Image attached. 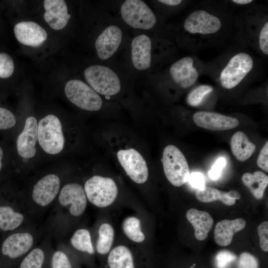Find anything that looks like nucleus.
I'll return each instance as SVG.
<instances>
[{
	"label": "nucleus",
	"instance_id": "f257e3e1",
	"mask_svg": "<svg viewBox=\"0 0 268 268\" xmlns=\"http://www.w3.org/2000/svg\"><path fill=\"white\" fill-rule=\"evenodd\" d=\"M234 15L228 0L197 2L181 22L177 40L192 53L222 46L232 37Z\"/></svg>",
	"mask_w": 268,
	"mask_h": 268
},
{
	"label": "nucleus",
	"instance_id": "f03ea898",
	"mask_svg": "<svg viewBox=\"0 0 268 268\" xmlns=\"http://www.w3.org/2000/svg\"><path fill=\"white\" fill-rule=\"evenodd\" d=\"M263 59L248 48L236 44L204 63L203 74L226 90H234L264 73Z\"/></svg>",
	"mask_w": 268,
	"mask_h": 268
},
{
	"label": "nucleus",
	"instance_id": "7ed1b4c3",
	"mask_svg": "<svg viewBox=\"0 0 268 268\" xmlns=\"http://www.w3.org/2000/svg\"><path fill=\"white\" fill-rule=\"evenodd\" d=\"M234 13L232 38L266 61L268 56V9L257 2Z\"/></svg>",
	"mask_w": 268,
	"mask_h": 268
},
{
	"label": "nucleus",
	"instance_id": "20e7f679",
	"mask_svg": "<svg viewBox=\"0 0 268 268\" xmlns=\"http://www.w3.org/2000/svg\"><path fill=\"white\" fill-rule=\"evenodd\" d=\"M204 63L197 56L183 57L173 62L160 78L179 90H185L195 86L203 74Z\"/></svg>",
	"mask_w": 268,
	"mask_h": 268
},
{
	"label": "nucleus",
	"instance_id": "39448f33",
	"mask_svg": "<svg viewBox=\"0 0 268 268\" xmlns=\"http://www.w3.org/2000/svg\"><path fill=\"white\" fill-rule=\"evenodd\" d=\"M164 174L174 186L180 187L186 183L190 175L187 159L175 145L170 144L164 149L161 159Z\"/></svg>",
	"mask_w": 268,
	"mask_h": 268
},
{
	"label": "nucleus",
	"instance_id": "423d86ee",
	"mask_svg": "<svg viewBox=\"0 0 268 268\" xmlns=\"http://www.w3.org/2000/svg\"><path fill=\"white\" fill-rule=\"evenodd\" d=\"M84 189L87 200L100 208L111 205L118 194V188L114 180L99 175L88 179L85 183Z\"/></svg>",
	"mask_w": 268,
	"mask_h": 268
},
{
	"label": "nucleus",
	"instance_id": "0eeeda50",
	"mask_svg": "<svg viewBox=\"0 0 268 268\" xmlns=\"http://www.w3.org/2000/svg\"><path fill=\"white\" fill-rule=\"evenodd\" d=\"M84 78L90 86L97 93L114 96L121 90V84L117 73L103 65H92L84 71Z\"/></svg>",
	"mask_w": 268,
	"mask_h": 268
},
{
	"label": "nucleus",
	"instance_id": "6e6552de",
	"mask_svg": "<svg viewBox=\"0 0 268 268\" xmlns=\"http://www.w3.org/2000/svg\"><path fill=\"white\" fill-rule=\"evenodd\" d=\"M38 140L42 148L47 153L57 154L63 150L65 138L59 119L54 115H48L38 124Z\"/></svg>",
	"mask_w": 268,
	"mask_h": 268
},
{
	"label": "nucleus",
	"instance_id": "1a4fd4ad",
	"mask_svg": "<svg viewBox=\"0 0 268 268\" xmlns=\"http://www.w3.org/2000/svg\"><path fill=\"white\" fill-rule=\"evenodd\" d=\"M121 15L131 27L149 30L155 26L157 18L150 7L141 0H127L121 5Z\"/></svg>",
	"mask_w": 268,
	"mask_h": 268
},
{
	"label": "nucleus",
	"instance_id": "9d476101",
	"mask_svg": "<svg viewBox=\"0 0 268 268\" xmlns=\"http://www.w3.org/2000/svg\"><path fill=\"white\" fill-rule=\"evenodd\" d=\"M65 92L69 101L81 109L97 111L102 106V100L99 94L81 80L71 79L67 81Z\"/></svg>",
	"mask_w": 268,
	"mask_h": 268
},
{
	"label": "nucleus",
	"instance_id": "9b49d317",
	"mask_svg": "<svg viewBox=\"0 0 268 268\" xmlns=\"http://www.w3.org/2000/svg\"><path fill=\"white\" fill-rule=\"evenodd\" d=\"M117 157L119 163L131 179L136 184L144 183L148 178L146 161L136 149L131 148L120 150Z\"/></svg>",
	"mask_w": 268,
	"mask_h": 268
},
{
	"label": "nucleus",
	"instance_id": "f8f14e48",
	"mask_svg": "<svg viewBox=\"0 0 268 268\" xmlns=\"http://www.w3.org/2000/svg\"><path fill=\"white\" fill-rule=\"evenodd\" d=\"M58 201L61 205L67 207L70 214L75 217L82 215L87 205L84 188L77 183L65 185L59 193Z\"/></svg>",
	"mask_w": 268,
	"mask_h": 268
},
{
	"label": "nucleus",
	"instance_id": "ddd939ff",
	"mask_svg": "<svg viewBox=\"0 0 268 268\" xmlns=\"http://www.w3.org/2000/svg\"><path fill=\"white\" fill-rule=\"evenodd\" d=\"M193 119L198 126L212 131L228 130L239 125V120L235 117L210 111L196 112Z\"/></svg>",
	"mask_w": 268,
	"mask_h": 268
},
{
	"label": "nucleus",
	"instance_id": "4468645a",
	"mask_svg": "<svg viewBox=\"0 0 268 268\" xmlns=\"http://www.w3.org/2000/svg\"><path fill=\"white\" fill-rule=\"evenodd\" d=\"M61 185L59 177L54 174L40 179L34 186L32 197L33 201L41 206L50 204L58 195Z\"/></svg>",
	"mask_w": 268,
	"mask_h": 268
},
{
	"label": "nucleus",
	"instance_id": "2eb2a0df",
	"mask_svg": "<svg viewBox=\"0 0 268 268\" xmlns=\"http://www.w3.org/2000/svg\"><path fill=\"white\" fill-rule=\"evenodd\" d=\"M34 238L28 232H19L7 236L2 242V255L11 259L18 258L28 253L33 246Z\"/></svg>",
	"mask_w": 268,
	"mask_h": 268
},
{
	"label": "nucleus",
	"instance_id": "dca6fc26",
	"mask_svg": "<svg viewBox=\"0 0 268 268\" xmlns=\"http://www.w3.org/2000/svg\"><path fill=\"white\" fill-rule=\"evenodd\" d=\"M122 39L121 29L115 25L107 27L97 38L95 47L99 58H110L119 48Z\"/></svg>",
	"mask_w": 268,
	"mask_h": 268
},
{
	"label": "nucleus",
	"instance_id": "f3484780",
	"mask_svg": "<svg viewBox=\"0 0 268 268\" xmlns=\"http://www.w3.org/2000/svg\"><path fill=\"white\" fill-rule=\"evenodd\" d=\"M38 139V123L32 116L28 117L25 122L23 132L16 140L19 155L24 158H31L36 153V144Z\"/></svg>",
	"mask_w": 268,
	"mask_h": 268
},
{
	"label": "nucleus",
	"instance_id": "a211bd4d",
	"mask_svg": "<svg viewBox=\"0 0 268 268\" xmlns=\"http://www.w3.org/2000/svg\"><path fill=\"white\" fill-rule=\"evenodd\" d=\"M14 33L18 42L23 45L33 47L41 46L47 38L45 30L32 21L17 23L14 26Z\"/></svg>",
	"mask_w": 268,
	"mask_h": 268
},
{
	"label": "nucleus",
	"instance_id": "6ab92c4d",
	"mask_svg": "<svg viewBox=\"0 0 268 268\" xmlns=\"http://www.w3.org/2000/svg\"><path fill=\"white\" fill-rule=\"evenodd\" d=\"M152 41L146 35L140 34L135 37L131 43V60L134 67L144 70L151 67Z\"/></svg>",
	"mask_w": 268,
	"mask_h": 268
},
{
	"label": "nucleus",
	"instance_id": "aec40b11",
	"mask_svg": "<svg viewBox=\"0 0 268 268\" xmlns=\"http://www.w3.org/2000/svg\"><path fill=\"white\" fill-rule=\"evenodd\" d=\"M44 18L48 25L56 30H61L67 25L70 15L64 0H45Z\"/></svg>",
	"mask_w": 268,
	"mask_h": 268
},
{
	"label": "nucleus",
	"instance_id": "412c9836",
	"mask_svg": "<svg viewBox=\"0 0 268 268\" xmlns=\"http://www.w3.org/2000/svg\"><path fill=\"white\" fill-rule=\"evenodd\" d=\"M107 268H141L131 249L125 245H118L111 250L106 259Z\"/></svg>",
	"mask_w": 268,
	"mask_h": 268
},
{
	"label": "nucleus",
	"instance_id": "4be33fe9",
	"mask_svg": "<svg viewBox=\"0 0 268 268\" xmlns=\"http://www.w3.org/2000/svg\"><path fill=\"white\" fill-rule=\"evenodd\" d=\"M246 223L241 218L233 220L224 219L215 225L214 238L217 245L221 246L229 245L232 242L234 234L243 230Z\"/></svg>",
	"mask_w": 268,
	"mask_h": 268
},
{
	"label": "nucleus",
	"instance_id": "5701e85b",
	"mask_svg": "<svg viewBox=\"0 0 268 268\" xmlns=\"http://www.w3.org/2000/svg\"><path fill=\"white\" fill-rule=\"evenodd\" d=\"M186 216L195 229L196 239L200 241L205 240L213 224V219L206 211L196 208L188 210Z\"/></svg>",
	"mask_w": 268,
	"mask_h": 268
},
{
	"label": "nucleus",
	"instance_id": "b1692460",
	"mask_svg": "<svg viewBox=\"0 0 268 268\" xmlns=\"http://www.w3.org/2000/svg\"><path fill=\"white\" fill-rule=\"evenodd\" d=\"M195 196L198 200L202 202H210L219 200L227 205L234 204L236 200L241 198L240 194L235 190L225 192L213 187H204L198 190Z\"/></svg>",
	"mask_w": 268,
	"mask_h": 268
},
{
	"label": "nucleus",
	"instance_id": "393cba45",
	"mask_svg": "<svg viewBox=\"0 0 268 268\" xmlns=\"http://www.w3.org/2000/svg\"><path fill=\"white\" fill-rule=\"evenodd\" d=\"M230 145L233 155L239 161H244L249 159L256 149L255 144L250 141L247 135L241 131L233 134L231 138Z\"/></svg>",
	"mask_w": 268,
	"mask_h": 268
},
{
	"label": "nucleus",
	"instance_id": "a878e982",
	"mask_svg": "<svg viewBox=\"0 0 268 268\" xmlns=\"http://www.w3.org/2000/svg\"><path fill=\"white\" fill-rule=\"evenodd\" d=\"M242 181L256 199L263 198L268 185V177L266 174L260 171H255L253 174L247 172L243 175Z\"/></svg>",
	"mask_w": 268,
	"mask_h": 268
},
{
	"label": "nucleus",
	"instance_id": "bb28decb",
	"mask_svg": "<svg viewBox=\"0 0 268 268\" xmlns=\"http://www.w3.org/2000/svg\"><path fill=\"white\" fill-rule=\"evenodd\" d=\"M24 215L9 205H0V230L10 231L18 228L23 222Z\"/></svg>",
	"mask_w": 268,
	"mask_h": 268
},
{
	"label": "nucleus",
	"instance_id": "cd10ccee",
	"mask_svg": "<svg viewBox=\"0 0 268 268\" xmlns=\"http://www.w3.org/2000/svg\"><path fill=\"white\" fill-rule=\"evenodd\" d=\"M115 231L113 226L108 223L102 224L98 229V237L96 250L100 255H106L112 249L114 241Z\"/></svg>",
	"mask_w": 268,
	"mask_h": 268
},
{
	"label": "nucleus",
	"instance_id": "c85d7f7f",
	"mask_svg": "<svg viewBox=\"0 0 268 268\" xmlns=\"http://www.w3.org/2000/svg\"><path fill=\"white\" fill-rule=\"evenodd\" d=\"M70 242L71 246L81 252L92 255L95 251L89 231L85 228L77 229L73 233Z\"/></svg>",
	"mask_w": 268,
	"mask_h": 268
},
{
	"label": "nucleus",
	"instance_id": "c756f323",
	"mask_svg": "<svg viewBox=\"0 0 268 268\" xmlns=\"http://www.w3.org/2000/svg\"><path fill=\"white\" fill-rule=\"evenodd\" d=\"M122 229L125 235L131 241L142 243L145 237L141 230L140 220L135 216H129L123 220Z\"/></svg>",
	"mask_w": 268,
	"mask_h": 268
},
{
	"label": "nucleus",
	"instance_id": "7c9ffc66",
	"mask_svg": "<svg viewBox=\"0 0 268 268\" xmlns=\"http://www.w3.org/2000/svg\"><path fill=\"white\" fill-rule=\"evenodd\" d=\"M214 90L213 86L207 84L195 86L187 95V103L192 107L200 106Z\"/></svg>",
	"mask_w": 268,
	"mask_h": 268
},
{
	"label": "nucleus",
	"instance_id": "2f4dec72",
	"mask_svg": "<svg viewBox=\"0 0 268 268\" xmlns=\"http://www.w3.org/2000/svg\"><path fill=\"white\" fill-rule=\"evenodd\" d=\"M45 253L40 248L32 249L22 261L20 268H42Z\"/></svg>",
	"mask_w": 268,
	"mask_h": 268
},
{
	"label": "nucleus",
	"instance_id": "473e14b6",
	"mask_svg": "<svg viewBox=\"0 0 268 268\" xmlns=\"http://www.w3.org/2000/svg\"><path fill=\"white\" fill-rule=\"evenodd\" d=\"M237 259L236 255L227 250H221L217 253L214 259L216 268H230Z\"/></svg>",
	"mask_w": 268,
	"mask_h": 268
},
{
	"label": "nucleus",
	"instance_id": "72a5a7b5",
	"mask_svg": "<svg viewBox=\"0 0 268 268\" xmlns=\"http://www.w3.org/2000/svg\"><path fill=\"white\" fill-rule=\"evenodd\" d=\"M14 63L12 58L5 53H0V78L9 77L14 71Z\"/></svg>",
	"mask_w": 268,
	"mask_h": 268
},
{
	"label": "nucleus",
	"instance_id": "f704fd0d",
	"mask_svg": "<svg viewBox=\"0 0 268 268\" xmlns=\"http://www.w3.org/2000/svg\"><path fill=\"white\" fill-rule=\"evenodd\" d=\"M51 268H72L67 256L61 251H57L53 255Z\"/></svg>",
	"mask_w": 268,
	"mask_h": 268
},
{
	"label": "nucleus",
	"instance_id": "c9c22d12",
	"mask_svg": "<svg viewBox=\"0 0 268 268\" xmlns=\"http://www.w3.org/2000/svg\"><path fill=\"white\" fill-rule=\"evenodd\" d=\"M16 124V118L13 114L7 109L0 107V130L13 127Z\"/></svg>",
	"mask_w": 268,
	"mask_h": 268
},
{
	"label": "nucleus",
	"instance_id": "e433bc0d",
	"mask_svg": "<svg viewBox=\"0 0 268 268\" xmlns=\"http://www.w3.org/2000/svg\"><path fill=\"white\" fill-rule=\"evenodd\" d=\"M238 268H259L257 259L248 252H243L239 256Z\"/></svg>",
	"mask_w": 268,
	"mask_h": 268
},
{
	"label": "nucleus",
	"instance_id": "4c0bfd02",
	"mask_svg": "<svg viewBox=\"0 0 268 268\" xmlns=\"http://www.w3.org/2000/svg\"><path fill=\"white\" fill-rule=\"evenodd\" d=\"M260 245L263 251L268 252V222L264 221L258 227Z\"/></svg>",
	"mask_w": 268,
	"mask_h": 268
},
{
	"label": "nucleus",
	"instance_id": "58836bf2",
	"mask_svg": "<svg viewBox=\"0 0 268 268\" xmlns=\"http://www.w3.org/2000/svg\"><path fill=\"white\" fill-rule=\"evenodd\" d=\"M226 164V160L225 158L220 157L218 159L208 172L209 177L212 180L218 179Z\"/></svg>",
	"mask_w": 268,
	"mask_h": 268
},
{
	"label": "nucleus",
	"instance_id": "ea45409f",
	"mask_svg": "<svg viewBox=\"0 0 268 268\" xmlns=\"http://www.w3.org/2000/svg\"><path fill=\"white\" fill-rule=\"evenodd\" d=\"M257 165L261 169L268 172V142L262 148L257 159Z\"/></svg>",
	"mask_w": 268,
	"mask_h": 268
},
{
	"label": "nucleus",
	"instance_id": "a19ab883",
	"mask_svg": "<svg viewBox=\"0 0 268 268\" xmlns=\"http://www.w3.org/2000/svg\"><path fill=\"white\" fill-rule=\"evenodd\" d=\"M193 187L201 190L204 188V179L202 174L200 172H194L189 176L188 181Z\"/></svg>",
	"mask_w": 268,
	"mask_h": 268
},
{
	"label": "nucleus",
	"instance_id": "79ce46f5",
	"mask_svg": "<svg viewBox=\"0 0 268 268\" xmlns=\"http://www.w3.org/2000/svg\"><path fill=\"white\" fill-rule=\"evenodd\" d=\"M228 2L233 11L234 9L243 8L250 5L257 1L254 0H230Z\"/></svg>",
	"mask_w": 268,
	"mask_h": 268
},
{
	"label": "nucleus",
	"instance_id": "37998d69",
	"mask_svg": "<svg viewBox=\"0 0 268 268\" xmlns=\"http://www.w3.org/2000/svg\"><path fill=\"white\" fill-rule=\"evenodd\" d=\"M3 150H2V148L0 146V171L1 169V168H2V162H1V160H2V157H3Z\"/></svg>",
	"mask_w": 268,
	"mask_h": 268
}]
</instances>
